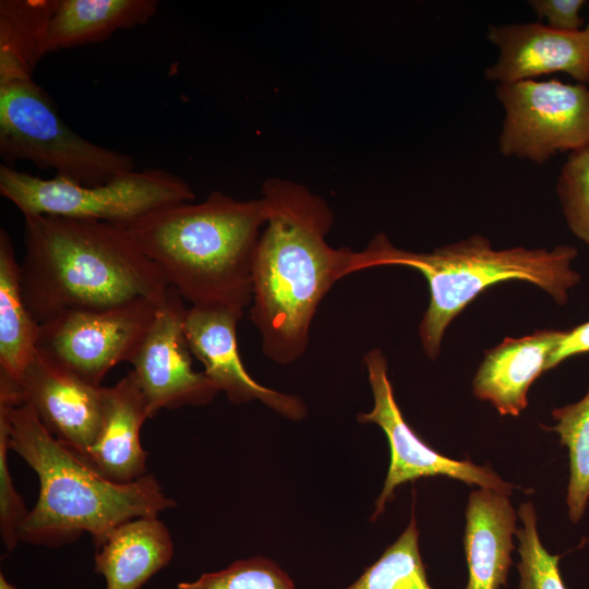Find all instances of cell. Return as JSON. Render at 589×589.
<instances>
[{"label":"cell","mask_w":589,"mask_h":589,"mask_svg":"<svg viewBox=\"0 0 589 589\" xmlns=\"http://www.w3.org/2000/svg\"><path fill=\"white\" fill-rule=\"evenodd\" d=\"M0 154L5 161L28 160L82 185L106 183L135 167L130 155L74 132L34 80L0 85Z\"/></svg>","instance_id":"6"},{"label":"cell","mask_w":589,"mask_h":589,"mask_svg":"<svg viewBox=\"0 0 589 589\" xmlns=\"http://www.w3.org/2000/svg\"><path fill=\"white\" fill-rule=\"evenodd\" d=\"M585 353H589V321L572 329L563 330V335L550 357L548 371L566 359Z\"/></svg>","instance_id":"29"},{"label":"cell","mask_w":589,"mask_h":589,"mask_svg":"<svg viewBox=\"0 0 589 589\" xmlns=\"http://www.w3.org/2000/svg\"><path fill=\"white\" fill-rule=\"evenodd\" d=\"M562 335L558 329L536 330L519 338L506 337L488 349L472 381L473 395L501 416H519L528 405L530 386L548 371Z\"/></svg>","instance_id":"16"},{"label":"cell","mask_w":589,"mask_h":589,"mask_svg":"<svg viewBox=\"0 0 589 589\" xmlns=\"http://www.w3.org/2000/svg\"><path fill=\"white\" fill-rule=\"evenodd\" d=\"M556 193L568 228L589 247V146L568 154Z\"/></svg>","instance_id":"26"},{"label":"cell","mask_w":589,"mask_h":589,"mask_svg":"<svg viewBox=\"0 0 589 589\" xmlns=\"http://www.w3.org/2000/svg\"><path fill=\"white\" fill-rule=\"evenodd\" d=\"M552 417L555 424L545 429L557 433L560 443L568 449L566 504L570 521L577 524L589 500V388L577 402L555 408Z\"/></svg>","instance_id":"22"},{"label":"cell","mask_w":589,"mask_h":589,"mask_svg":"<svg viewBox=\"0 0 589 589\" xmlns=\"http://www.w3.org/2000/svg\"><path fill=\"white\" fill-rule=\"evenodd\" d=\"M9 420L0 408V531L7 550L15 549L19 532L28 512L16 492L8 467Z\"/></svg>","instance_id":"27"},{"label":"cell","mask_w":589,"mask_h":589,"mask_svg":"<svg viewBox=\"0 0 589 589\" xmlns=\"http://www.w3.org/2000/svg\"><path fill=\"white\" fill-rule=\"evenodd\" d=\"M585 28L589 31V23L585 26Z\"/></svg>","instance_id":"31"},{"label":"cell","mask_w":589,"mask_h":589,"mask_svg":"<svg viewBox=\"0 0 589 589\" xmlns=\"http://www.w3.org/2000/svg\"><path fill=\"white\" fill-rule=\"evenodd\" d=\"M488 40L498 49L484 76L498 84L564 72L589 85V31L564 32L541 22L492 24Z\"/></svg>","instance_id":"14"},{"label":"cell","mask_w":589,"mask_h":589,"mask_svg":"<svg viewBox=\"0 0 589 589\" xmlns=\"http://www.w3.org/2000/svg\"><path fill=\"white\" fill-rule=\"evenodd\" d=\"M157 8L155 0H57L45 52L104 41L117 31L146 24Z\"/></svg>","instance_id":"20"},{"label":"cell","mask_w":589,"mask_h":589,"mask_svg":"<svg viewBox=\"0 0 589 589\" xmlns=\"http://www.w3.org/2000/svg\"><path fill=\"white\" fill-rule=\"evenodd\" d=\"M419 534L412 507L409 524L398 539L345 589H433L420 554Z\"/></svg>","instance_id":"23"},{"label":"cell","mask_w":589,"mask_h":589,"mask_svg":"<svg viewBox=\"0 0 589 589\" xmlns=\"http://www.w3.org/2000/svg\"><path fill=\"white\" fill-rule=\"evenodd\" d=\"M9 420V447L37 473L40 490L19 532L20 541L60 545L88 532L99 546L121 524L157 517L176 506L153 474L117 483L57 440L28 405L0 404Z\"/></svg>","instance_id":"4"},{"label":"cell","mask_w":589,"mask_h":589,"mask_svg":"<svg viewBox=\"0 0 589 589\" xmlns=\"http://www.w3.org/2000/svg\"><path fill=\"white\" fill-rule=\"evenodd\" d=\"M39 324L28 311L21 267L7 230H0V404L21 405L20 381L37 351Z\"/></svg>","instance_id":"18"},{"label":"cell","mask_w":589,"mask_h":589,"mask_svg":"<svg viewBox=\"0 0 589 589\" xmlns=\"http://www.w3.org/2000/svg\"><path fill=\"white\" fill-rule=\"evenodd\" d=\"M178 589H294V584L275 562L256 556L203 574L195 581L180 582Z\"/></svg>","instance_id":"25"},{"label":"cell","mask_w":589,"mask_h":589,"mask_svg":"<svg viewBox=\"0 0 589 589\" xmlns=\"http://www.w3.org/2000/svg\"><path fill=\"white\" fill-rule=\"evenodd\" d=\"M103 388L36 351L20 381L21 405L32 407L57 440L84 457L101 425Z\"/></svg>","instance_id":"13"},{"label":"cell","mask_w":589,"mask_h":589,"mask_svg":"<svg viewBox=\"0 0 589 589\" xmlns=\"http://www.w3.org/2000/svg\"><path fill=\"white\" fill-rule=\"evenodd\" d=\"M503 111V156L543 165L589 146V85L529 80L496 86Z\"/></svg>","instance_id":"8"},{"label":"cell","mask_w":589,"mask_h":589,"mask_svg":"<svg viewBox=\"0 0 589 589\" xmlns=\"http://www.w3.org/2000/svg\"><path fill=\"white\" fill-rule=\"evenodd\" d=\"M243 312L229 306H190L184 333L192 354L231 402L259 400L287 419L302 420L308 409L301 397L265 387L244 368L237 345V325Z\"/></svg>","instance_id":"12"},{"label":"cell","mask_w":589,"mask_h":589,"mask_svg":"<svg viewBox=\"0 0 589 589\" xmlns=\"http://www.w3.org/2000/svg\"><path fill=\"white\" fill-rule=\"evenodd\" d=\"M187 310L183 298L169 286L154 322L130 362L149 418L161 409L207 405L219 393L204 372L192 368V352L184 333Z\"/></svg>","instance_id":"11"},{"label":"cell","mask_w":589,"mask_h":589,"mask_svg":"<svg viewBox=\"0 0 589 589\" xmlns=\"http://www.w3.org/2000/svg\"><path fill=\"white\" fill-rule=\"evenodd\" d=\"M173 554L171 537L157 517H140L113 529L98 546L95 572L106 589H140Z\"/></svg>","instance_id":"19"},{"label":"cell","mask_w":589,"mask_h":589,"mask_svg":"<svg viewBox=\"0 0 589 589\" xmlns=\"http://www.w3.org/2000/svg\"><path fill=\"white\" fill-rule=\"evenodd\" d=\"M517 515L522 522L515 533L520 557L518 589H566L558 566L561 556L550 554L540 540L533 504L521 503Z\"/></svg>","instance_id":"24"},{"label":"cell","mask_w":589,"mask_h":589,"mask_svg":"<svg viewBox=\"0 0 589 589\" xmlns=\"http://www.w3.org/2000/svg\"><path fill=\"white\" fill-rule=\"evenodd\" d=\"M578 252L570 245L549 249L522 247L495 250L483 236L434 249L412 252L394 247L384 233L353 252L352 274L373 267L404 266L420 272L430 289L429 305L419 325L425 356L436 359L452 321L485 289L507 280L536 285L563 305L580 275L572 268Z\"/></svg>","instance_id":"5"},{"label":"cell","mask_w":589,"mask_h":589,"mask_svg":"<svg viewBox=\"0 0 589 589\" xmlns=\"http://www.w3.org/2000/svg\"><path fill=\"white\" fill-rule=\"evenodd\" d=\"M585 0H531L529 5L540 20L546 25L564 32L581 29L584 20L580 11Z\"/></svg>","instance_id":"28"},{"label":"cell","mask_w":589,"mask_h":589,"mask_svg":"<svg viewBox=\"0 0 589 589\" xmlns=\"http://www.w3.org/2000/svg\"><path fill=\"white\" fill-rule=\"evenodd\" d=\"M0 193L23 216L46 215L123 225L195 195L182 178L157 168L132 170L97 185L45 179L0 165Z\"/></svg>","instance_id":"7"},{"label":"cell","mask_w":589,"mask_h":589,"mask_svg":"<svg viewBox=\"0 0 589 589\" xmlns=\"http://www.w3.org/2000/svg\"><path fill=\"white\" fill-rule=\"evenodd\" d=\"M24 244L22 293L39 325L70 311L160 300L169 287L159 268L116 224L24 216Z\"/></svg>","instance_id":"2"},{"label":"cell","mask_w":589,"mask_h":589,"mask_svg":"<svg viewBox=\"0 0 589 589\" xmlns=\"http://www.w3.org/2000/svg\"><path fill=\"white\" fill-rule=\"evenodd\" d=\"M464 549L468 568L465 589H500L507 584L515 549L517 514L509 496L479 488L468 496Z\"/></svg>","instance_id":"17"},{"label":"cell","mask_w":589,"mask_h":589,"mask_svg":"<svg viewBox=\"0 0 589 589\" xmlns=\"http://www.w3.org/2000/svg\"><path fill=\"white\" fill-rule=\"evenodd\" d=\"M373 395V407L358 414L360 423L378 425L388 441L390 459L387 474L371 520H376L395 490L422 478L444 476L470 485L494 490L510 496L514 485L503 480L491 467L471 460H455L429 446L405 420L396 401L385 354L373 348L363 356Z\"/></svg>","instance_id":"10"},{"label":"cell","mask_w":589,"mask_h":589,"mask_svg":"<svg viewBox=\"0 0 589 589\" xmlns=\"http://www.w3.org/2000/svg\"><path fill=\"white\" fill-rule=\"evenodd\" d=\"M103 400L98 435L81 458L113 482H133L146 474V452L140 442V430L149 418L133 371L116 385L104 387Z\"/></svg>","instance_id":"15"},{"label":"cell","mask_w":589,"mask_h":589,"mask_svg":"<svg viewBox=\"0 0 589 589\" xmlns=\"http://www.w3.org/2000/svg\"><path fill=\"white\" fill-rule=\"evenodd\" d=\"M0 589H16L13 585H11L3 574L0 575Z\"/></svg>","instance_id":"30"},{"label":"cell","mask_w":589,"mask_h":589,"mask_svg":"<svg viewBox=\"0 0 589 589\" xmlns=\"http://www.w3.org/2000/svg\"><path fill=\"white\" fill-rule=\"evenodd\" d=\"M161 299L143 298L106 309L63 313L39 325L37 351L85 382L100 386L115 365L131 362Z\"/></svg>","instance_id":"9"},{"label":"cell","mask_w":589,"mask_h":589,"mask_svg":"<svg viewBox=\"0 0 589 589\" xmlns=\"http://www.w3.org/2000/svg\"><path fill=\"white\" fill-rule=\"evenodd\" d=\"M267 207L219 191L201 203L161 206L119 225L191 306L244 310Z\"/></svg>","instance_id":"3"},{"label":"cell","mask_w":589,"mask_h":589,"mask_svg":"<svg viewBox=\"0 0 589 589\" xmlns=\"http://www.w3.org/2000/svg\"><path fill=\"white\" fill-rule=\"evenodd\" d=\"M262 195L267 220L254 256L250 318L264 356L288 365L305 353L324 297L352 274L353 251L327 243L334 214L304 185L267 179Z\"/></svg>","instance_id":"1"},{"label":"cell","mask_w":589,"mask_h":589,"mask_svg":"<svg viewBox=\"0 0 589 589\" xmlns=\"http://www.w3.org/2000/svg\"><path fill=\"white\" fill-rule=\"evenodd\" d=\"M57 0L0 1V85L33 80Z\"/></svg>","instance_id":"21"}]
</instances>
